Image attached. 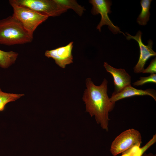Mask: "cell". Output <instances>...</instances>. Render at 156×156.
Instances as JSON below:
<instances>
[{
	"label": "cell",
	"instance_id": "13",
	"mask_svg": "<svg viewBox=\"0 0 156 156\" xmlns=\"http://www.w3.org/2000/svg\"><path fill=\"white\" fill-rule=\"evenodd\" d=\"M24 95V94L5 92L2 91L0 88V111L4 109L5 105L8 103L15 101Z\"/></svg>",
	"mask_w": 156,
	"mask_h": 156
},
{
	"label": "cell",
	"instance_id": "1",
	"mask_svg": "<svg viewBox=\"0 0 156 156\" xmlns=\"http://www.w3.org/2000/svg\"><path fill=\"white\" fill-rule=\"evenodd\" d=\"M108 81L105 78L99 86L95 85L90 78L86 79V89L82 98L86 112L94 116L97 123L106 131L108 130L109 113L114 109L115 103L111 101L107 94Z\"/></svg>",
	"mask_w": 156,
	"mask_h": 156
},
{
	"label": "cell",
	"instance_id": "7",
	"mask_svg": "<svg viewBox=\"0 0 156 156\" xmlns=\"http://www.w3.org/2000/svg\"><path fill=\"white\" fill-rule=\"evenodd\" d=\"M142 32L139 31L136 35L133 36L126 33V38L129 40L133 39L138 42L140 49V56L138 61L134 67V72L135 73H142L144 69V66L147 60L152 56H155L156 53L153 49V42L150 40L148 41V44L144 45L142 42L141 36Z\"/></svg>",
	"mask_w": 156,
	"mask_h": 156
},
{
	"label": "cell",
	"instance_id": "16",
	"mask_svg": "<svg viewBox=\"0 0 156 156\" xmlns=\"http://www.w3.org/2000/svg\"><path fill=\"white\" fill-rule=\"evenodd\" d=\"M156 142V134L153 135V138L145 145L138 150L132 156H142L145 152Z\"/></svg>",
	"mask_w": 156,
	"mask_h": 156
},
{
	"label": "cell",
	"instance_id": "3",
	"mask_svg": "<svg viewBox=\"0 0 156 156\" xmlns=\"http://www.w3.org/2000/svg\"><path fill=\"white\" fill-rule=\"evenodd\" d=\"M9 2L13 9L12 15L31 34L33 35L37 27L49 17L30 9L19 5L13 0H10Z\"/></svg>",
	"mask_w": 156,
	"mask_h": 156
},
{
	"label": "cell",
	"instance_id": "19",
	"mask_svg": "<svg viewBox=\"0 0 156 156\" xmlns=\"http://www.w3.org/2000/svg\"><path fill=\"white\" fill-rule=\"evenodd\" d=\"M142 156H156L155 154H154L152 153H144Z\"/></svg>",
	"mask_w": 156,
	"mask_h": 156
},
{
	"label": "cell",
	"instance_id": "4",
	"mask_svg": "<svg viewBox=\"0 0 156 156\" xmlns=\"http://www.w3.org/2000/svg\"><path fill=\"white\" fill-rule=\"evenodd\" d=\"M17 4L49 16H60L68 9L55 0H13Z\"/></svg>",
	"mask_w": 156,
	"mask_h": 156
},
{
	"label": "cell",
	"instance_id": "14",
	"mask_svg": "<svg viewBox=\"0 0 156 156\" xmlns=\"http://www.w3.org/2000/svg\"><path fill=\"white\" fill-rule=\"evenodd\" d=\"M58 3L61 5L68 10H73L79 16H81L86 10L83 6L79 5L76 0H55Z\"/></svg>",
	"mask_w": 156,
	"mask_h": 156
},
{
	"label": "cell",
	"instance_id": "18",
	"mask_svg": "<svg viewBox=\"0 0 156 156\" xmlns=\"http://www.w3.org/2000/svg\"><path fill=\"white\" fill-rule=\"evenodd\" d=\"M140 147V146H134L122 153L120 156H132Z\"/></svg>",
	"mask_w": 156,
	"mask_h": 156
},
{
	"label": "cell",
	"instance_id": "15",
	"mask_svg": "<svg viewBox=\"0 0 156 156\" xmlns=\"http://www.w3.org/2000/svg\"><path fill=\"white\" fill-rule=\"evenodd\" d=\"M149 83H156V74H151L148 77H140V79L133 83V85L134 86H138Z\"/></svg>",
	"mask_w": 156,
	"mask_h": 156
},
{
	"label": "cell",
	"instance_id": "6",
	"mask_svg": "<svg viewBox=\"0 0 156 156\" xmlns=\"http://www.w3.org/2000/svg\"><path fill=\"white\" fill-rule=\"evenodd\" d=\"M89 2L93 6L91 10V13L93 15L99 14L101 16L100 22L97 26L96 29L99 31H101V27L103 25H107L108 26L109 29L114 34L118 33H122L119 28L115 26L110 20L108 16V14L112 12L110 6L112 5L111 1L107 0H90Z\"/></svg>",
	"mask_w": 156,
	"mask_h": 156
},
{
	"label": "cell",
	"instance_id": "8",
	"mask_svg": "<svg viewBox=\"0 0 156 156\" xmlns=\"http://www.w3.org/2000/svg\"><path fill=\"white\" fill-rule=\"evenodd\" d=\"M73 42H70L67 45L50 50H46L45 53L46 57L52 58L56 64L62 68L72 63L73 56L72 51Z\"/></svg>",
	"mask_w": 156,
	"mask_h": 156
},
{
	"label": "cell",
	"instance_id": "5",
	"mask_svg": "<svg viewBox=\"0 0 156 156\" xmlns=\"http://www.w3.org/2000/svg\"><path fill=\"white\" fill-rule=\"evenodd\" d=\"M142 136L140 133L134 129L127 130L118 136L112 142L110 151L114 156L123 153L135 146H140Z\"/></svg>",
	"mask_w": 156,
	"mask_h": 156
},
{
	"label": "cell",
	"instance_id": "17",
	"mask_svg": "<svg viewBox=\"0 0 156 156\" xmlns=\"http://www.w3.org/2000/svg\"><path fill=\"white\" fill-rule=\"evenodd\" d=\"M156 57L152 60L150 64L146 68L144 69L142 73H150L156 74Z\"/></svg>",
	"mask_w": 156,
	"mask_h": 156
},
{
	"label": "cell",
	"instance_id": "2",
	"mask_svg": "<svg viewBox=\"0 0 156 156\" xmlns=\"http://www.w3.org/2000/svg\"><path fill=\"white\" fill-rule=\"evenodd\" d=\"M21 23L12 15L0 20V44L11 46L30 43L33 39Z\"/></svg>",
	"mask_w": 156,
	"mask_h": 156
},
{
	"label": "cell",
	"instance_id": "10",
	"mask_svg": "<svg viewBox=\"0 0 156 156\" xmlns=\"http://www.w3.org/2000/svg\"><path fill=\"white\" fill-rule=\"evenodd\" d=\"M149 95L156 101V92L155 90L148 89L145 90L137 89L131 85L128 86L118 93L112 95L110 98V101L115 103L120 100L135 96Z\"/></svg>",
	"mask_w": 156,
	"mask_h": 156
},
{
	"label": "cell",
	"instance_id": "11",
	"mask_svg": "<svg viewBox=\"0 0 156 156\" xmlns=\"http://www.w3.org/2000/svg\"><path fill=\"white\" fill-rule=\"evenodd\" d=\"M18 55L17 52L12 51H5L0 49V67L8 68L15 63Z\"/></svg>",
	"mask_w": 156,
	"mask_h": 156
},
{
	"label": "cell",
	"instance_id": "12",
	"mask_svg": "<svg viewBox=\"0 0 156 156\" xmlns=\"http://www.w3.org/2000/svg\"><path fill=\"white\" fill-rule=\"evenodd\" d=\"M151 0H141L140 1L142 10L137 18V22L141 25H144L147 24L149 19L150 13L149 10Z\"/></svg>",
	"mask_w": 156,
	"mask_h": 156
},
{
	"label": "cell",
	"instance_id": "9",
	"mask_svg": "<svg viewBox=\"0 0 156 156\" xmlns=\"http://www.w3.org/2000/svg\"><path fill=\"white\" fill-rule=\"evenodd\" d=\"M104 66L114 79V90L112 95L118 93L126 87L131 85V77L125 69L114 68L107 62L104 63Z\"/></svg>",
	"mask_w": 156,
	"mask_h": 156
}]
</instances>
